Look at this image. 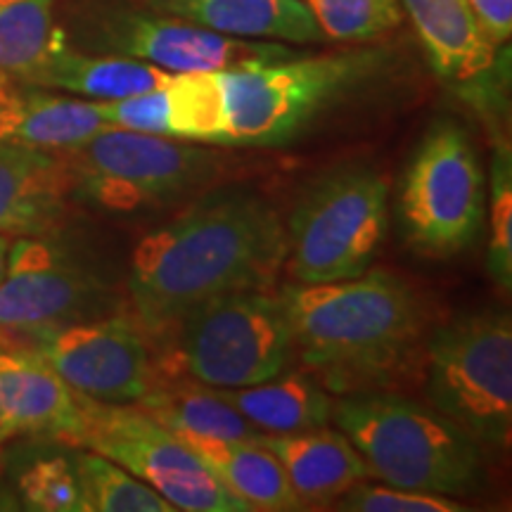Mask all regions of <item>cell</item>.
Listing matches in <instances>:
<instances>
[{"label":"cell","mask_w":512,"mask_h":512,"mask_svg":"<svg viewBox=\"0 0 512 512\" xmlns=\"http://www.w3.org/2000/svg\"><path fill=\"white\" fill-rule=\"evenodd\" d=\"M285 223L266 195L209 188L131 254L126 292L138 325L162 337L214 299L271 290L285 264Z\"/></svg>","instance_id":"6da1fadb"},{"label":"cell","mask_w":512,"mask_h":512,"mask_svg":"<svg viewBox=\"0 0 512 512\" xmlns=\"http://www.w3.org/2000/svg\"><path fill=\"white\" fill-rule=\"evenodd\" d=\"M290 320L294 358L328 392H373L411 361L427 313L399 275L368 268L335 283H290L278 292Z\"/></svg>","instance_id":"7a4b0ae2"},{"label":"cell","mask_w":512,"mask_h":512,"mask_svg":"<svg viewBox=\"0 0 512 512\" xmlns=\"http://www.w3.org/2000/svg\"><path fill=\"white\" fill-rule=\"evenodd\" d=\"M332 422L347 434L368 477L377 482L451 498L484 489L479 441L437 408L373 389L335 401Z\"/></svg>","instance_id":"3957f363"},{"label":"cell","mask_w":512,"mask_h":512,"mask_svg":"<svg viewBox=\"0 0 512 512\" xmlns=\"http://www.w3.org/2000/svg\"><path fill=\"white\" fill-rule=\"evenodd\" d=\"M380 48L299 53L221 74L226 95L223 147H283L302 138L320 117L361 91L387 67Z\"/></svg>","instance_id":"277c9868"},{"label":"cell","mask_w":512,"mask_h":512,"mask_svg":"<svg viewBox=\"0 0 512 512\" xmlns=\"http://www.w3.org/2000/svg\"><path fill=\"white\" fill-rule=\"evenodd\" d=\"M60 157L72 181V200L121 216L197 197L223 166V155L211 145L114 126L60 150Z\"/></svg>","instance_id":"5b68a950"},{"label":"cell","mask_w":512,"mask_h":512,"mask_svg":"<svg viewBox=\"0 0 512 512\" xmlns=\"http://www.w3.org/2000/svg\"><path fill=\"white\" fill-rule=\"evenodd\" d=\"M389 223L387 181L370 164H342L313 181L285 223L287 275L299 285L358 278L373 268Z\"/></svg>","instance_id":"8992f818"},{"label":"cell","mask_w":512,"mask_h":512,"mask_svg":"<svg viewBox=\"0 0 512 512\" xmlns=\"http://www.w3.org/2000/svg\"><path fill=\"white\" fill-rule=\"evenodd\" d=\"M69 46L155 64L171 74L228 72L299 55L290 43L223 36L133 0H86L62 31Z\"/></svg>","instance_id":"52a82bcc"},{"label":"cell","mask_w":512,"mask_h":512,"mask_svg":"<svg viewBox=\"0 0 512 512\" xmlns=\"http://www.w3.org/2000/svg\"><path fill=\"white\" fill-rule=\"evenodd\" d=\"M432 406L479 444L510 446L512 320L486 309L451 320L427 344Z\"/></svg>","instance_id":"ba28073f"},{"label":"cell","mask_w":512,"mask_h":512,"mask_svg":"<svg viewBox=\"0 0 512 512\" xmlns=\"http://www.w3.org/2000/svg\"><path fill=\"white\" fill-rule=\"evenodd\" d=\"M484 216L486 176L470 133L456 119H437L403 176V238L420 254L446 259L475 242Z\"/></svg>","instance_id":"9c48e42d"},{"label":"cell","mask_w":512,"mask_h":512,"mask_svg":"<svg viewBox=\"0 0 512 512\" xmlns=\"http://www.w3.org/2000/svg\"><path fill=\"white\" fill-rule=\"evenodd\" d=\"M178 356L185 373L216 389H240L292 366L290 320L278 294L233 292L183 320Z\"/></svg>","instance_id":"30bf717a"},{"label":"cell","mask_w":512,"mask_h":512,"mask_svg":"<svg viewBox=\"0 0 512 512\" xmlns=\"http://www.w3.org/2000/svg\"><path fill=\"white\" fill-rule=\"evenodd\" d=\"M79 446L124 467L176 510L249 512L176 432L136 406L100 403L83 396Z\"/></svg>","instance_id":"8fae6325"},{"label":"cell","mask_w":512,"mask_h":512,"mask_svg":"<svg viewBox=\"0 0 512 512\" xmlns=\"http://www.w3.org/2000/svg\"><path fill=\"white\" fill-rule=\"evenodd\" d=\"M119 306L110 275L50 235L15 238L0 280V332L43 337Z\"/></svg>","instance_id":"7c38bea8"},{"label":"cell","mask_w":512,"mask_h":512,"mask_svg":"<svg viewBox=\"0 0 512 512\" xmlns=\"http://www.w3.org/2000/svg\"><path fill=\"white\" fill-rule=\"evenodd\" d=\"M74 392L100 403L133 406L157 382L147 332L136 318L105 316L38 337L34 351Z\"/></svg>","instance_id":"4fadbf2b"},{"label":"cell","mask_w":512,"mask_h":512,"mask_svg":"<svg viewBox=\"0 0 512 512\" xmlns=\"http://www.w3.org/2000/svg\"><path fill=\"white\" fill-rule=\"evenodd\" d=\"M401 5L439 79L472 102L489 105L501 48L482 34L467 0H401Z\"/></svg>","instance_id":"5bb4252c"},{"label":"cell","mask_w":512,"mask_h":512,"mask_svg":"<svg viewBox=\"0 0 512 512\" xmlns=\"http://www.w3.org/2000/svg\"><path fill=\"white\" fill-rule=\"evenodd\" d=\"M0 413L12 434L79 446L83 394L36 354L0 347Z\"/></svg>","instance_id":"9a60e30c"},{"label":"cell","mask_w":512,"mask_h":512,"mask_svg":"<svg viewBox=\"0 0 512 512\" xmlns=\"http://www.w3.org/2000/svg\"><path fill=\"white\" fill-rule=\"evenodd\" d=\"M72 181L60 152L0 143V233L55 235L67 219Z\"/></svg>","instance_id":"2e32d148"},{"label":"cell","mask_w":512,"mask_h":512,"mask_svg":"<svg viewBox=\"0 0 512 512\" xmlns=\"http://www.w3.org/2000/svg\"><path fill=\"white\" fill-rule=\"evenodd\" d=\"M254 439L280 460L304 508L335 503L344 491L368 479L366 463L347 434L328 425L287 434L254 432Z\"/></svg>","instance_id":"e0dca14e"},{"label":"cell","mask_w":512,"mask_h":512,"mask_svg":"<svg viewBox=\"0 0 512 512\" xmlns=\"http://www.w3.org/2000/svg\"><path fill=\"white\" fill-rule=\"evenodd\" d=\"M143 8L185 19L223 36L278 41L290 46L325 43L304 0H133Z\"/></svg>","instance_id":"ac0fdd59"},{"label":"cell","mask_w":512,"mask_h":512,"mask_svg":"<svg viewBox=\"0 0 512 512\" xmlns=\"http://www.w3.org/2000/svg\"><path fill=\"white\" fill-rule=\"evenodd\" d=\"M174 76L155 64L131 57L79 50L69 46L62 34L60 43L22 83L55 88L86 100H121L162 88Z\"/></svg>","instance_id":"d6986e66"},{"label":"cell","mask_w":512,"mask_h":512,"mask_svg":"<svg viewBox=\"0 0 512 512\" xmlns=\"http://www.w3.org/2000/svg\"><path fill=\"white\" fill-rule=\"evenodd\" d=\"M207 470L249 510L285 512L302 510L280 460L254 439H216L176 432Z\"/></svg>","instance_id":"ffe728a7"},{"label":"cell","mask_w":512,"mask_h":512,"mask_svg":"<svg viewBox=\"0 0 512 512\" xmlns=\"http://www.w3.org/2000/svg\"><path fill=\"white\" fill-rule=\"evenodd\" d=\"M107 128L98 100L46 91L10 93L0 105V143L60 152Z\"/></svg>","instance_id":"44dd1931"},{"label":"cell","mask_w":512,"mask_h":512,"mask_svg":"<svg viewBox=\"0 0 512 512\" xmlns=\"http://www.w3.org/2000/svg\"><path fill=\"white\" fill-rule=\"evenodd\" d=\"M216 389V387H214ZM256 432L287 434L332 422L328 389L309 370H283L271 380L240 389H216Z\"/></svg>","instance_id":"7402d4cb"},{"label":"cell","mask_w":512,"mask_h":512,"mask_svg":"<svg viewBox=\"0 0 512 512\" xmlns=\"http://www.w3.org/2000/svg\"><path fill=\"white\" fill-rule=\"evenodd\" d=\"M133 406L171 432L216 439H249L256 432L214 387L195 377L171 382L157 377L150 392Z\"/></svg>","instance_id":"603a6c76"},{"label":"cell","mask_w":512,"mask_h":512,"mask_svg":"<svg viewBox=\"0 0 512 512\" xmlns=\"http://www.w3.org/2000/svg\"><path fill=\"white\" fill-rule=\"evenodd\" d=\"M60 38L55 0H0V76L24 81Z\"/></svg>","instance_id":"cb8c5ba5"},{"label":"cell","mask_w":512,"mask_h":512,"mask_svg":"<svg viewBox=\"0 0 512 512\" xmlns=\"http://www.w3.org/2000/svg\"><path fill=\"white\" fill-rule=\"evenodd\" d=\"M166 93H169L171 138L223 147L226 95L219 72L176 74L166 86Z\"/></svg>","instance_id":"d4e9b609"},{"label":"cell","mask_w":512,"mask_h":512,"mask_svg":"<svg viewBox=\"0 0 512 512\" xmlns=\"http://www.w3.org/2000/svg\"><path fill=\"white\" fill-rule=\"evenodd\" d=\"M79 479L83 512H174L152 486L140 482L124 467L95 451H81L72 458Z\"/></svg>","instance_id":"484cf974"},{"label":"cell","mask_w":512,"mask_h":512,"mask_svg":"<svg viewBox=\"0 0 512 512\" xmlns=\"http://www.w3.org/2000/svg\"><path fill=\"white\" fill-rule=\"evenodd\" d=\"M325 41L368 43L403 22L401 0H304Z\"/></svg>","instance_id":"4316f807"},{"label":"cell","mask_w":512,"mask_h":512,"mask_svg":"<svg viewBox=\"0 0 512 512\" xmlns=\"http://www.w3.org/2000/svg\"><path fill=\"white\" fill-rule=\"evenodd\" d=\"M489 211V268L498 287L510 292L512 287V155L510 145L498 140L491 157V181L486 190Z\"/></svg>","instance_id":"83f0119b"},{"label":"cell","mask_w":512,"mask_h":512,"mask_svg":"<svg viewBox=\"0 0 512 512\" xmlns=\"http://www.w3.org/2000/svg\"><path fill=\"white\" fill-rule=\"evenodd\" d=\"M19 496L24 508L38 512H83L79 479L67 458H43L19 475Z\"/></svg>","instance_id":"f1b7e54d"},{"label":"cell","mask_w":512,"mask_h":512,"mask_svg":"<svg viewBox=\"0 0 512 512\" xmlns=\"http://www.w3.org/2000/svg\"><path fill=\"white\" fill-rule=\"evenodd\" d=\"M337 510L351 512H460L463 503L456 498L427 494V491L401 489L392 484H370L368 479L351 486L337 498Z\"/></svg>","instance_id":"f546056e"},{"label":"cell","mask_w":512,"mask_h":512,"mask_svg":"<svg viewBox=\"0 0 512 512\" xmlns=\"http://www.w3.org/2000/svg\"><path fill=\"white\" fill-rule=\"evenodd\" d=\"M169 83H166V86H169ZM166 86L140 95H131V98L98 100L102 119H105L107 126L114 128H126V131L171 138L169 93H166Z\"/></svg>","instance_id":"4dcf8cb0"},{"label":"cell","mask_w":512,"mask_h":512,"mask_svg":"<svg viewBox=\"0 0 512 512\" xmlns=\"http://www.w3.org/2000/svg\"><path fill=\"white\" fill-rule=\"evenodd\" d=\"M482 34L496 48L508 46L512 36V0H467Z\"/></svg>","instance_id":"1f68e13d"},{"label":"cell","mask_w":512,"mask_h":512,"mask_svg":"<svg viewBox=\"0 0 512 512\" xmlns=\"http://www.w3.org/2000/svg\"><path fill=\"white\" fill-rule=\"evenodd\" d=\"M12 242H15V238H12V235L0 233V280L5 278V271H8V259H10Z\"/></svg>","instance_id":"d6a6232c"},{"label":"cell","mask_w":512,"mask_h":512,"mask_svg":"<svg viewBox=\"0 0 512 512\" xmlns=\"http://www.w3.org/2000/svg\"><path fill=\"white\" fill-rule=\"evenodd\" d=\"M10 437H15V434H12V430H10V425L8 422H5V418H3V413H0V446L5 444V441H8Z\"/></svg>","instance_id":"836d02e7"},{"label":"cell","mask_w":512,"mask_h":512,"mask_svg":"<svg viewBox=\"0 0 512 512\" xmlns=\"http://www.w3.org/2000/svg\"><path fill=\"white\" fill-rule=\"evenodd\" d=\"M8 98H10V91H8V86H5V79L0 76V105H3Z\"/></svg>","instance_id":"e575fe53"},{"label":"cell","mask_w":512,"mask_h":512,"mask_svg":"<svg viewBox=\"0 0 512 512\" xmlns=\"http://www.w3.org/2000/svg\"><path fill=\"white\" fill-rule=\"evenodd\" d=\"M0 470H3V458H0Z\"/></svg>","instance_id":"d590c367"}]
</instances>
